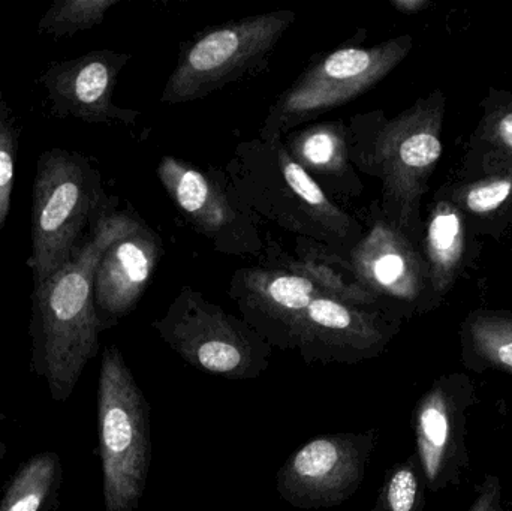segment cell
<instances>
[{
	"instance_id": "6da1fadb",
	"label": "cell",
	"mask_w": 512,
	"mask_h": 511,
	"mask_svg": "<svg viewBox=\"0 0 512 511\" xmlns=\"http://www.w3.org/2000/svg\"><path fill=\"white\" fill-rule=\"evenodd\" d=\"M138 222L129 212L111 209L107 201L72 260L33 287L30 366L47 381L54 402L68 401L87 363L98 354L104 329L95 308L96 269L108 246Z\"/></svg>"
},
{
	"instance_id": "7a4b0ae2",
	"label": "cell",
	"mask_w": 512,
	"mask_h": 511,
	"mask_svg": "<svg viewBox=\"0 0 512 511\" xmlns=\"http://www.w3.org/2000/svg\"><path fill=\"white\" fill-rule=\"evenodd\" d=\"M445 95L436 89L388 119L361 113L348 123L352 165L382 183V216L415 245L423 240L421 203L444 152Z\"/></svg>"
},
{
	"instance_id": "3957f363",
	"label": "cell",
	"mask_w": 512,
	"mask_h": 511,
	"mask_svg": "<svg viewBox=\"0 0 512 511\" xmlns=\"http://www.w3.org/2000/svg\"><path fill=\"white\" fill-rule=\"evenodd\" d=\"M234 206L273 219L333 254H349L363 239V225L328 198L319 183L292 159L283 138H258L237 149L236 161L218 180Z\"/></svg>"
},
{
	"instance_id": "277c9868",
	"label": "cell",
	"mask_w": 512,
	"mask_h": 511,
	"mask_svg": "<svg viewBox=\"0 0 512 511\" xmlns=\"http://www.w3.org/2000/svg\"><path fill=\"white\" fill-rule=\"evenodd\" d=\"M107 201L99 171L86 156L59 147L41 153L32 192L33 287L72 260Z\"/></svg>"
},
{
	"instance_id": "5b68a950",
	"label": "cell",
	"mask_w": 512,
	"mask_h": 511,
	"mask_svg": "<svg viewBox=\"0 0 512 511\" xmlns=\"http://www.w3.org/2000/svg\"><path fill=\"white\" fill-rule=\"evenodd\" d=\"M98 432L105 511H135L152 464L150 405L116 345L102 354Z\"/></svg>"
},
{
	"instance_id": "8992f818",
	"label": "cell",
	"mask_w": 512,
	"mask_h": 511,
	"mask_svg": "<svg viewBox=\"0 0 512 511\" xmlns=\"http://www.w3.org/2000/svg\"><path fill=\"white\" fill-rule=\"evenodd\" d=\"M152 327L183 362L204 374L254 380L270 366L273 347L254 327L191 287L180 290Z\"/></svg>"
},
{
	"instance_id": "52a82bcc",
	"label": "cell",
	"mask_w": 512,
	"mask_h": 511,
	"mask_svg": "<svg viewBox=\"0 0 512 511\" xmlns=\"http://www.w3.org/2000/svg\"><path fill=\"white\" fill-rule=\"evenodd\" d=\"M411 35L373 47H342L312 63L271 105L259 138L279 140L301 123L364 95L411 53Z\"/></svg>"
},
{
	"instance_id": "ba28073f",
	"label": "cell",
	"mask_w": 512,
	"mask_h": 511,
	"mask_svg": "<svg viewBox=\"0 0 512 511\" xmlns=\"http://www.w3.org/2000/svg\"><path fill=\"white\" fill-rule=\"evenodd\" d=\"M294 21V11L264 12L222 24L195 38L180 51L161 102L197 101L242 80L268 62Z\"/></svg>"
},
{
	"instance_id": "9c48e42d",
	"label": "cell",
	"mask_w": 512,
	"mask_h": 511,
	"mask_svg": "<svg viewBox=\"0 0 512 511\" xmlns=\"http://www.w3.org/2000/svg\"><path fill=\"white\" fill-rule=\"evenodd\" d=\"M378 431L319 435L292 453L277 473L276 489L300 510L331 509L352 498L366 477Z\"/></svg>"
},
{
	"instance_id": "30bf717a",
	"label": "cell",
	"mask_w": 512,
	"mask_h": 511,
	"mask_svg": "<svg viewBox=\"0 0 512 511\" xmlns=\"http://www.w3.org/2000/svg\"><path fill=\"white\" fill-rule=\"evenodd\" d=\"M399 329L393 312L321 294L298 317L289 350H297L307 365H358L381 356Z\"/></svg>"
},
{
	"instance_id": "8fae6325",
	"label": "cell",
	"mask_w": 512,
	"mask_h": 511,
	"mask_svg": "<svg viewBox=\"0 0 512 511\" xmlns=\"http://www.w3.org/2000/svg\"><path fill=\"white\" fill-rule=\"evenodd\" d=\"M472 402L474 389L463 375L439 378L418 402L417 458L424 482L432 491L457 483L468 465L466 411Z\"/></svg>"
},
{
	"instance_id": "7c38bea8",
	"label": "cell",
	"mask_w": 512,
	"mask_h": 511,
	"mask_svg": "<svg viewBox=\"0 0 512 511\" xmlns=\"http://www.w3.org/2000/svg\"><path fill=\"white\" fill-rule=\"evenodd\" d=\"M129 62L128 54L96 50L48 66L42 72V87L51 110L62 119L87 123H125L131 125L138 113L117 107L113 102L117 78Z\"/></svg>"
},
{
	"instance_id": "4fadbf2b",
	"label": "cell",
	"mask_w": 512,
	"mask_h": 511,
	"mask_svg": "<svg viewBox=\"0 0 512 511\" xmlns=\"http://www.w3.org/2000/svg\"><path fill=\"white\" fill-rule=\"evenodd\" d=\"M348 258L355 282L373 294L388 311H391L388 302L415 305L430 290L423 254L384 216L375 218Z\"/></svg>"
},
{
	"instance_id": "5bb4252c",
	"label": "cell",
	"mask_w": 512,
	"mask_h": 511,
	"mask_svg": "<svg viewBox=\"0 0 512 511\" xmlns=\"http://www.w3.org/2000/svg\"><path fill=\"white\" fill-rule=\"evenodd\" d=\"M321 294H328L321 285L285 266L239 270L230 288L243 320L280 350H289L298 317Z\"/></svg>"
},
{
	"instance_id": "9a60e30c",
	"label": "cell",
	"mask_w": 512,
	"mask_h": 511,
	"mask_svg": "<svg viewBox=\"0 0 512 511\" xmlns=\"http://www.w3.org/2000/svg\"><path fill=\"white\" fill-rule=\"evenodd\" d=\"M162 257L161 242L143 222L114 240L95 273V308L102 329L134 311Z\"/></svg>"
},
{
	"instance_id": "2e32d148",
	"label": "cell",
	"mask_w": 512,
	"mask_h": 511,
	"mask_svg": "<svg viewBox=\"0 0 512 511\" xmlns=\"http://www.w3.org/2000/svg\"><path fill=\"white\" fill-rule=\"evenodd\" d=\"M159 182L195 230L221 242L222 231L233 228L245 213L225 194L218 180L176 156H164L158 165Z\"/></svg>"
},
{
	"instance_id": "e0dca14e",
	"label": "cell",
	"mask_w": 512,
	"mask_h": 511,
	"mask_svg": "<svg viewBox=\"0 0 512 511\" xmlns=\"http://www.w3.org/2000/svg\"><path fill=\"white\" fill-rule=\"evenodd\" d=\"M286 150L313 179L340 185L349 197L361 194L348 149V123L342 120L313 123L283 137Z\"/></svg>"
},
{
	"instance_id": "ac0fdd59",
	"label": "cell",
	"mask_w": 512,
	"mask_h": 511,
	"mask_svg": "<svg viewBox=\"0 0 512 511\" xmlns=\"http://www.w3.org/2000/svg\"><path fill=\"white\" fill-rule=\"evenodd\" d=\"M469 227L463 213L438 197L423 231V258L433 296L444 297L462 275L468 258Z\"/></svg>"
},
{
	"instance_id": "d6986e66",
	"label": "cell",
	"mask_w": 512,
	"mask_h": 511,
	"mask_svg": "<svg viewBox=\"0 0 512 511\" xmlns=\"http://www.w3.org/2000/svg\"><path fill=\"white\" fill-rule=\"evenodd\" d=\"M438 197L453 203L465 216L471 230L490 233L512 216V165L493 167L472 182L457 183L439 191Z\"/></svg>"
},
{
	"instance_id": "ffe728a7",
	"label": "cell",
	"mask_w": 512,
	"mask_h": 511,
	"mask_svg": "<svg viewBox=\"0 0 512 511\" xmlns=\"http://www.w3.org/2000/svg\"><path fill=\"white\" fill-rule=\"evenodd\" d=\"M59 455L41 452L20 465L0 501V511H45L62 486Z\"/></svg>"
},
{
	"instance_id": "44dd1931",
	"label": "cell",
	"mask_w": 512,
	"mask_h": 511,
	"mask_svg": "<svg viewBox=\"0 0 512 511\" xmlns=\"http://www.w3.org/2000/svg\"><path fill=\"white\" fill-rule=\"evenodd\" d=\"M463 353L486 368L512 374V315L475 311L462 327Z\"/></svg>"
},
{
	"instance_id": "7402d4cb",
	"label": "cell",
	"mask_w": 512,
	"mask_h": 511,
	"mask_svg": "<svg viewBox=\"0 0 512 511\" xmlns=\"http://www.w3.org/2000/svg\"><path fill=\"white\" fill-rule=\"evenodd\" d=\"M484 114L474 144L492 167L512 165V93H498L483 102Z\"/></svg>"
},
{
	"instance_id": "603a6c76",
	"label": "cell",
	"mask_w": 512,
	"mask_h": 511,
	"mask_svg": "<svg viewBox=\"0 0 512 511\" xmlns=\"http://www.w3.org/2000/svg\"><path fill=\"white\" fill-rule=\"evenodd\" d=\"M120 0H54L39 20L38 30L59 39L80 30L92 29L104 21L108 9Z\"/></svg>"
},
{
	"instance_id": "cb8c5ba5",
	"label": "cell",
	"mask_w": 512,
	"mask_h": 511,
	"mask_svg": "<svg viewBox=\"0 0 512 511\" xmlns=\"http://www.w3.org/2000/svg\"><path fill=\"white\" fill-rule=\"evenodd\" d=\"M423 482L418 458L412 456L387 474L372 511H421L424 501Z\"/></svg>"
},
{
	"instance_id": "d4e9b609",
	"label": "cell",
	"mask_w": 512,
	"mask_h": 511,
	"mask_svg": "<svg viewBox=\"0 0 512 511\" xmlns=\"http://www.w3.org/2000/svg\"><path fill=\"white\" fill-rule=\"evenodd\" d=\"M18 138H20V128H18L17 119L0 92V231L5 227L9 210H11Z\"/></svg>"
},
{
	"instance_id": "484cf974",
	"label": "cell",
	"mask_w": 512,
	"mask_h": 511,
	"mask_svg": "<svg viewBox=\"0 0 512 511\" xmlns=\"http://www.w3.org/2000/svg\"><path fill=\"white\" fill-rule=\"evenodd\" d=\"M502 486L498 477L487 476L468 511H502Z\"/></svg>"
},
{
	"instance_id": "4316f807",
	"label": "cell",
	"mask_w": 512,
	"mask_h": 511,
	"mask_svg": "<svg viewBox=\"0 0 512 511\" xmlns=\"http://www.w3.org/2000/svg\"><path fill=\"white\" fill-rule=\"evenodd\" d=\"M391 6L402 14L412 15L429 8V0H391Z\"/></svg>"
},
{
	"instance_id": "83f0119b",
	"label": "cell",
	"mask_w": 512,
	"mask_h": 511,
	"mask_svg": "<svg viewBox=\"0 0 512 511\" xmlns=\"http://www.w3.org/2000/svg\"><path fill=\"white\" fill-rule=\"evenodd\" d=\"M6 452H8V449H6L5 443H2V441H0V464H2L3 458H5Z\"/></svg>"
}]
</instances>
